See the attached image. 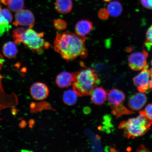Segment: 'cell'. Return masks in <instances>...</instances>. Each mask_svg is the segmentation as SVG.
<instances>
[{"mask_svg": "<svg viewBox=\"0 0 152 152\" xmlns=\"http://www.w3.org/2000/svg\"><path fill=\"white\" fill-rule=\"evenodd\" d=\"M111 108L112 114L115 115L117 118H118L123 115H128L134 113L132 111L127 109L122 104L118 105H112Z\"/></svg>", "mask_w": 152, "mask_h": 152, "instance_id": "ffe728a7", "label": "cell"}, {"mask_svg": "<svg viewBox=\"0 0 152 152\" xmlns=\"http://www.w3.org/2000/svg\"><path fill=\"white\" fill-rule=\"evenodd\" d=\"M151 65L152 66V60L151 61Z\"/></svg>", "mask_w": 152, "mask_h": 152, "instance_id": "4dcf8cb0", "label": "cell"}, {"mask_svg": "<svg viewBox=\"0 0 152 152\" xmlns=\"http://www.w3.org/2000/svg\"><path fill=\"white\" fill-rule=\"evenodd\" d=\"M144 111L147 116L152 120V104H148Z\"/></svg>", "mask_w": 152, "mask_h": 152, "instance_id": "d4e9b609", "label": "cell"}, {"mask_svg": "<svg viewBox=\"0 0 152 152\" xmlns=\"http://www.w3.org/2000/svg\"><path fill=\"white\" fill-rule=\"evenodd\" d=\"M7 5L9 10L16 13L23 9L24 0H10Z\"/></svg>", "mask_w": 152, "mask_h": 152, "instance_id": "44dd1931", "label": "cell"}, {"mask_svg": "<svg viewBox=\"0 0 152 152\" xmlns=\"http://www.w3.org/2000/svg\"><path fill=\"white\" fill-rule=\"evenodd\" d=\"M12 37L16 44L23 43L28 48L39 54L50 47L43 39L44 34L38 33L31 28H19L13 31Z\"/></svg>", "mask_w": 152, "mask_h": 152, "instance_id": "7a4b0ae2", "label": "cell"}, {"mask_svg": "<svg viewBox=\"0 0 152 152\" xmlns=\"http://www.w3.org/2000/svg\"><path fill=\"white\" fill-rule=\"evenodd\" d=\"M109 15L107 10L105 8L101 9L98 12L99 18L102 20H107Z\"/></svg>", "mask_w": 152, "mask_h": 152, "instance_id": "cb8c5ba5", "label": "cell"}, {"mask_svg": "<svg viewBox=\"0 0 152 152\" xmlns=\"http://www.w3.org/2000/svg\"><path fill=\"white\" fill-rule=\"evenodd\" d=\"M93 28L92 23L88 20H82L76 24L75 33L78 35L85 37L90 33Z\"/></svg>", "mask_w": 152, "mask_h": 152, "instance_id": "5bb4252c", "label": "cell"}, {"mask_svg": "<svg viewBox=\"0 0 152 152\" xmlns=\"http://www.w3.org/2000/svg\"><path fill=\"white\" fill-rule=\"evenodd\" d=\"M12 17L9 9L4 8L0 10V37L11 28L10 23Z\"/></svg>", "mask_w": 152, "mask_h": 152, "instance_id": "8fae6325", "label": "cell"}, {"mask_svg": "<svg viewBox=\"0 0 152 152\" xmlns=\"http://www.w3.org/2000/svg\"><path fill=\"white\" fill-rule=\"evenodd\" d=\"M144 45L148 50H150L152 47V24L147 30Z\"/></svg>", "mask_w": 152, "mask_h": 152, "instance_id": "7402d4cb", "label": "cell"}, {"mask_svg": "<svg viewBox=\"0 0 152 152\" xmlns=\"http://www.w3.org/2000/svg\"><path fill=\"white\" fill-rule=\"evenodd\" d=\"M152 120L148 118L144 111L140 112L138 117L121 121L119 128L124 131L125 137L134 139L142 136L150 130Z\"/></svg>", "mask_w": 152, "mask_h": 152, "instance_id": "277c9868", "label": "cell"}, {"mask_svg": "<svg viewBox=\"0 0 152 152\" xmlns=\"http://www.w3.org/2000/svg\"><path fill=\"white\" fill-rule=\"evenodd\" d=\"M49 92L48 87L46 85L42 83H33L30 88L31 96L34 99L37 100L45 99L48 96Z\"/></svg>", "mask_w": 152, "mask_h": 152, "instance_id": "9c48e42d", "label": "cell"}, {"mask_svg": "<svg viewBox=\"0 0 152 152\" xmlns=\"http://www.w3.org/2000/svg\"><path fill=\"white\" fill-rule=\"evenodd\" d=\"M148 53L143 49L141 52L132 53L129 56L128 64L131 69L134 71L142 70L147 65Z\"/></svg>", "mask_w": 152, "mask_h": 152, "instance_id": "8992f818", "label": "cell"}, {"mask_svg": "<svg viewBox=\"0 0 152 152\" xmlns=\"http://www.w3.org/2000/svg\"><path fill=\"white\" fill-rule=\"evenodd\" d=\"M55 7L57 11L60 14H67L73 8V2L72 0H56Z\"/></svg>", "mask_w": 152, "mask_h": 152, "instance_id": "2e32d148", "label": "cell"}, {"mask_svg": "<svg viewBox=\"0 0 152 152\" xmlns=\"http://www.w3.org/2000/svg\"><path fill=\"white\" fill-rule=\"evenodd\" d=\"M100 81L94 70L91 68L83 69L75 73L73 90L79 96L91 95Z\"/></svg>", "mask_w": 152, "mask_h": 152, "instance_id": "3957f363", "label": "cell"}, {"mask_svg": "<svg viewBox=\"0 0 152 152\" xmlns=\"http://www.w3.org/2000/svg\"><path fill=\"white\" fill-rule=\"evenodd\" d=\"M4 61L0 59V72ZM3 77L0 74V113L3 110L7 109H16L18 105V96L15 93L8 94L6 92L1 83ZM1 118H0V121Z\"/></svg>", "mask_w": 152, "mask_h": 152, "instance_id": "5b68a950", "label": "cell"}, {"mask_svg": "<svg viewBox=\"0 0 152 152\" xmlns=\"http://www.w3.org/2000/svg\"><path fill=\"white\" fill-rule=\"evenodd\" d=\"M107 10L112 16L116 17L121 14L123 8L120 3L118 1H114L108 4Z\"/></svg>", "mask_w": 152, "mask_h": 152, "instance_id": "ac0fdd59", "label": "cell"}, {"mask_svg": "<svg viewBox=\"0 0 152 152\" xmlns=\"http://www.w3.org/2000/svg\"><path fill=\"white\" fill-rule=\"evenodd\" d=\"M75 73H71L67 72H63L57 75L56 83L60 88H67L73 83Z\"/></svg>", "mask_w": 152, "mask_h": 152, "instance_id": "7c38bea8", "label": "cell"}, {"mask_svg": "<svg viewBox=\"0 0 152 152\" xmlns=\"http://www.w3.org/2000/svg\"><path fill=\"white\" fill-rule=\"evenodd\" d=\"M150 72H151V78H152V68L151 69H150Z\"/></svg>", "mask_w": 152, "mask_h": 152, "instance_id": "f1b7e54d", "label": "cell"}, {"mask_svg": "<svg viewBox=\"0 0 152 152\" xmlns=\"http://www.w3.org/2000/svg\"><path fill=\"white\" fill-rule=\"evenodd\" d=\"M1 5H0V10H1Z\"/></svg>", "mask_w": 152, "mask_h": 152, "instance_id": "f546056e", "label": "cell"}, {"mask_svg": "<svg viewBox=\"0 0 152 152\" xmlns=\"http://www.w3.org/2000/svg\"><path fill=\"white\" fill-rule=\"evenodd\" d=\"M149 86L150 88H152V78L150 80L149 82Z\"/></svg>", "mask_w": 152, "mask_h": 152, "instance_id": "83f0119b", "label": "cell"}, {"mask_svg": "<svg viewBox=\"0 0 152 152\" xmlns=\"http://www.w3.org/2000/svg\"><path fill=\"white\" fill-rule=\"evenodd\" d=\"M35 19L33 13L28 9H23L16 12L15 20L13 25L18 26H23L32 28L35 24Z\"/></svg>", "mask_w": 152, "mask_h": 152, "instance_id": "52a82bcc", "label": "cell"}, {"mask_svg": "<svg viewBox=\"0 0 152 152\" xmlns=\"http://www.w3.org/2000/svg\"><path fill=\"white\" fill-rule=\"evenodd\" d=\"M1 1V0H0V1Z\"/></svg>", "mask_w": 152, "mask_h": 152, "instance_id": "1f68e13d", "label": "cell"}, {"mask_svg": "<svg viewBox=\"0 0 152 152\" xmlns=\"http://www.w3.org/2000/svg\"><path fill=\"white\" fill-rule=\"evenodd\" d=\"M147 101V96L144 93H137L129 98L128 105L132 111H138L142 109Z\"/></svg>", "mask_w": 152, "mask_h": 152, "instance_id": "30bf717a", "label": "cell"}, {"mask_svg": "<svg viewBox=\"0 0 152 152\" xmlns=\"http://www.w3.org/2000/svg\"><path fill=\"white\" fill-rule=\"evenodd\" d=\"M141 3L145 8L152 9V0H141Z\"/></svg>", "mask_w": 152, "mask_h": 152, "instance_id": "484cf974", "label": "cell"}, {"mask_svg": "<svg viewBox=\"0 0 152 152\" xmlns=\"http://www.w3.org/2000/svg\"><path fill=\"white\" fill-rule=\"evenodd\" d=\"M148 68L149 66L147 64L140 74L133 79L134 85L140 92L145 93L149 88L151 72Z\"/></svg>", "mask_w": 152, "mask_h": 152, "instance_id": "ba28073f", "label": "cell"}, {"mask_svg": "<svg viewBox=\"0 0 152 152\" xmlns=\"http://www.w3.org/2000/svg\"><path fill=\"white\" fill-rule=\"evenodd\" d=\"M86 39L85 37H81L70 32L58 34L54 41V50L68 61L78 57L85 58L88 56L85 44Z\"/></svg>", "mask_w": 152, "mask_h": 152, "instance_id": "6da1fadb", "label": "cell"}, {"mask_svg": "<svg viewBox=\"0 0 152 152\" xmlns=\"http://www.w3.org/2000/svg\"><path fill=\"white\" fill-rule=\"evenodd\" d=\"M63 100L64 103L67 105H73L77 101V94L74 90H68L64 93Z\"/></svg>", "mask_w": 152, "mask_h": 152, "instance_id": "d6986e66", "label": "cell"}, {"mask_svg": "<svg viewBox=\"0 0 152 152\" xmlns=\"http://www.w3.org/2000/svg\"><path fill=\"white\" fill-rule=\"evenodd\" d=\"M67 25V23L65 21L62 19H56L54 21V26L57 30H64L66 29Z\"/></svg>", "mask_w": 152, "mask_h": 152, "instance_id": "603a6c76", "label": "cell"}, {"mask_svg": "<svg viewBox=\"0 0 152 152\" xmlns=\"http://www.w3.org/2000/svg\"><path fill=\"white\" fill-rule=\"evenodd\" d=\"M125 96L122 91L113 88L108 94V99L111 106L122 104L125 99Z\"/></svg>", "mask_w": 152, "mask_h": 152, "instance_id": "4fadbf2b", "label": "cell"}, {"mask_svg": "<svg viewBox=\"0 0 152 152\" xmlns=\"http://www.w3.org/2000/svg\"><path fill=\"white\" fill-rule=\"evenodd\" d=\"M91 94V100L96 105H102L107 99V93L102 87L95 88Z\"/></svg>", "mask_w": 152, "mask_h": 152, "instance_id": "9a60e30c", "label": "cell"}, {"mask_svg": "<svg viewBox=\"0 0 152 152\" xmlns=\"http://www.w3.org/2000/svg\"><path fill=\"white\" fill-rule=\"evenodd\" d=\"M3 52L4 55L7 58H14L16 56L18 53V49L14 43L10 41L4 45Z\"/></svg>", "mask_w": 152, "mask_h": 152, "instance_id": "e0dca14e", "label": "cell"}, {"mask_svg": "<svg viewBox=\"0 0 152 152\" xmlns=\"http://www.w3.org/2000/svg\"><path fill=\"white\" fill-rule=\"evenodd\" d=\"M137 151H147V149H146L145 147L143 145H140V147H139L138 149H137Z\"/></svg>", "mask_w": 152, "mask_h": 152, "instance_id": "4316f807", "label": "cell"}]
</instances>
